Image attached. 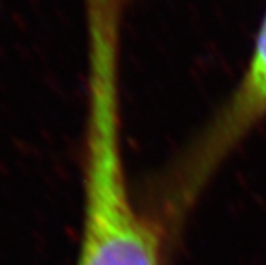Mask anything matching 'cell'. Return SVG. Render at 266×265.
I'll return each mask as SVG.
<instances>
[{
    "label": "cell",
    "mask_w": 266,
    "mask_h": 265,
    "mask_svg": "<svg viewBox=\"0 0 266 265\" xmlns=\"http://www.w3.org/2000/svg\"><path fill=\"white\" fill-rule=\"evenodd\" d=\"M266 118V11L239 82L202 129L185 157L175 190V208L195 203L218 168Z\"/></svg>",
    "instance_id": "cell-2"
},
{
    "label": "cell",
    "mask_w": 266,
    "mask_h": 265,
    "mask_svg": "<svg viewBox=\"0 0 266 265\" xmlns=\"http://www.w3.org/2000/svg\"><path fill=\"white\" fill-rule=\"evenodd\" d=\"M83 232L77 265H163L161 233L134 206L121 149L116 50L89 52Z\"/></svg>",
    "instance_id": "cell-1"
}]
</instances>
